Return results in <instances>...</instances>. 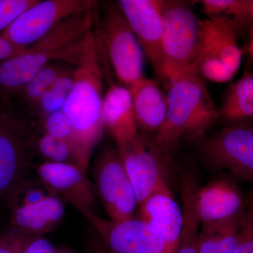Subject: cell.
I'll list each match as a JSON object with an SVG mask.
<instances>
[{
	"instance_id": "6da1fadb",
	"label": "cell",
	"mask_w": 253,
	"mask_h": 253,
	"mask_svg": "<svg viewBox=\"0 0 253 253\" xmlns=\"http://www.w3.org/2000/svg\"><path fill=\"white\" fill-rule=\"evenodd\" d=\"M103 52L97 32L91 29L83 40L79 61L73 71V86L61 109L72 124L75 145L85 171L105 129Z\"/></svg>"
},
{
	"instance_id": "7a4b0ae2",
	"label": "cell",
	"mask_w": 253,
	"mask_h": 253,
	"mask_svg": "<svg viewBox=\"0 0 253 253\" xmlns=\"http://www.w3.org/2000/svg\"><path fill=\"white\" fill-rule=\"evenodd\" d=\"M95 11L96 7L66 18L24 52L0 63L2 99L16 94L54 60L77 66L83 40L96 23Z\"/></svg>"
},
{
	"instance_id": "3957f363",
	"label": "cell",
	"mask_w": 253,
	"mask_h": 253,
	"mask_svg": "<svg viewBox=\"0 0 253 253\" xmlns=\"http://www.w3.org/2000/svg\"><path fill=\"white\" fill-rule=\"evenodd\" d=\"M167 113L154 140L165 152L183 139L201 137L219 118L218 110L198 75L188 73L169 83Z\"/></svg>"
},
{
	"instance_id": "277c9868",
	"label": "cell",
	"mask_w": 253,
	"mask_h": 253,
	"mask_svg": "<svg viewBox=\"0 0 253 253\" xmlns=\"http://www.w3.org/2000/svg\"><path fill=\"white\" fill-rule=\"evenodd\" d=\"M199 21L189 2L164 0L163 80L170 83L183 75L195 73L200 51Z\"/></svg>"
},
{
	"instance_id": "5b68a950",
	"label": "cell",
	"mask_w": 253,
	"mask_h": 253,
	"mask_svg": "<svg viewBox=\"0 0 253 253\" xmlns=\"http://www.w3.org/2000/svg\"><path fill=\"white\" fill-rule=\"evenodd\" d=\"M96 32L116 76L126 87L146 78L144 52L117 4L106 6Z\"/></svg>"
},
{
	"instance_id": "8992f818",
	"label": "cell",
	"mask_w": 253,
	"mask_h": 253,
	"mask_svg": "<svg viewBox=\"0 0 253 253\" xmlns=\"http://www.w3.org/2000/svg\"><path fill=\"white\" fill-rule=\"evenodd\" d=\"M36 134L16 113L0 109V204L28 176L35 155Z\"/></svg>"
},
{
	"instance_id": "52a82bcc",
	"label": "cell",
	"mask_w": 253,
	"mask_h": 253,
	"mask_svg": "<svg viewBox=\"0 0 253 253\" xmlns=\"http://www.w3.org/2000/svg\"><path fill=\"white\" fill-rule=\"evenodd\" d=\"M94 189L104 205L110 220L131 219L138 205L133 188L118 150L106 148L94 162Z\"/></svg>"
},
{
	"instance_id": "ba28073f",
	"label": "cell",
	"mask_w": 253,
	"mask_h": 253,
	"mask_svg": "<svg viewBox=\"0 0 253 253\" xmlns=\"http://www.w3.org/2000/svg\"><path fill=\"white\" fill-rule=\"evenodd\" d=\"M96 6L91 0H39L0 36L15 45L28 47L66 18Z\"/></svg>"
},
{
	"instance_id": "9c48e42d",
	"label": "cell",
	"mask_w": 253,
	"mask_h": 253,
	"mask_svg": "<svg viewBox=\"0 0 253 253\" xmlns=\"http://www.w3.org/2000/svg\"><path fill=\"white\" fill-rule=\"evenodd\" d=\"M201 154L211 167L242 180H253L252 126L239 124L221 129L205 141Z\"/></svg>"
},
{
	"instance_id": "30bf717a",
	"label": "cell",
	"mask_w": 253,
	"mask_h": 253,
	"mask_svg": "<svg viewBox=\"0 0 253 253\" xmlns=\"http://www.w3.org/2000/svg\"><path fill=\"white\" fill-rule=\"evenodd\" d=\"M117 146L118 154L135 191L138 205H140L166 180L162 159L165 151L154 139L149 140L139 133Z\"/></svg>"
},
{
	"instance_id": "8fae6325",
	"label": "cell",
	"mask_w": 253,
	"mask_h": 253,
	"mask_svg": "<svg viewBox=\"0 0 253 253\" xmlns=\"http://www.w3.org/2000/svg\"><path fill=\"white\" fill-rule=\"evenodd\" d=\"M97 231L106 247L112 253H163L164 241L159 231L141 218L106 220L94 212L81 213Z\"/></svg>"
},
{
	"instance_id": "7c38bea8",
	"label": "cell",
	"mask_w": 253,
	"mask_h": 253,
	"mask_svg": "<svg viewBox=\"0 0 253 253\" xmlns=\"http://www.w3.org/2000/svg\"><path fill=\"white\" fill-rule=\"evenodd\" d=\"M117 5L155 73L163 80L164 0H120Z\"/></svg>"
},
{
	"instance_id": "4fadbf2b",
	"label": "cell",
	"mask_w": 253,
	"mask_h": 253,
	"mask_svg": "<svg viewBox=\"0 0 253 253\" xmlns=\"http://www.w3.org/2000/svg\"><path fill=\"white\" fill-rule=\"evenodd\" d=\"M36 174L54 194L78 212H93L96 191L84 169L64 163H42L36 168Z\"/></svg>"
},
{
	"instance_id": "5bb4252c",
	"label": "cell",
	"mask_w": 253,
	"mask_h": 253,
	"mask_svg": "<svg viewBox=\"0 0 253 253\" xmlns=\"http://www.w3.org/2000/svg\"><path fill=\"white\" fill-rule=\"evenodd\" d=\"M140 206V217L162 236L163 253H175L183 227V213L166 180L162 181Z\"/></svg>"
},
{
	"instance_id": "9a60e30c",
	"label": "cell",
	"mask_w": 253,
	"mask_h": 253,
	"mask_svg": "<svg viewBox=\"0 0 253 253\" xmlns=\"http://www.w3.org/2000/svg\"><path fill=\"white\" fill-rule=\"evenodd\" d=\"M200 51L215 56L236 74L242 61L238 31L229 20L207 18L199 21Z\"/></svg>"
},
{
	"instance_id": "2e32d148",
	"label": "cell",
	"mask_w": 253,
	"mask_h": 253,
	"mask_svg": "<svg viewBox=\"0 0 253 253\" xmlns=\"http://www.w3.org/2000/svg\"><path fill=\"white\" fill-rule=\"evenodd\" d=\"M243 207L242 194L227 179H217L203 187H198L196 208L201 223L232 217L242 211Z\"/></svg>"
},
{
	"instance_id": "e0dca14e",
	"label": "cell",
	"mask_w": 253,
	"mask_h": 253,
	"mask_svg": "<svg viewBox=\"0 0 253 253\" xmlns=\"http://www.w3.org/2000/svg\"><path fill=\"white\" fill-rule=\"evenodd\" d=\"M8 210L10 227L31 236H42L52 231L65 214L64 201L54 193L40 204Z\"/></svg>"
},
{
	"instance_id": "ac0fdd59",
	"label": "cell",
	"mask_w": 253,
	"mask_h": 253,
	"mask_svg": "<svg viewBox=\"0 0 253 253\" xmlns=\"http://www.w3.org/2000/svg\"><path fill=\"white\" fill-rule=\"evenodd\" d=\"M138 130L150 134L162 126L167 113V96L157 81L145 78L129 88Z\"/></svg>"
},
{
	"instance_id": "d6986e66",
	"label": "cell",
	"mask_w": 253,
	"mask_h": 253,
	"mask_svg": "<svg viewBox=\"0 0 253 253\" xmlns=\"http://www.w3.org/2000/svg\"><path fill=\"white\" fill-rule=\"evenodd\" d=\"M102 119L104 128L109 131L117 144L138 134L132 100L125 86H110L104 96Z\"/></svg>"
},
{
	"instance_id": "ffe728a7",
	"label": "cell",
	"mask_w": 253,
	"mask_h": 253,
	"mask_svg": "<svg viewBox=\"0 0 253 253\" xmlns=\"http://www.w3.org/2000/svg\"><path fill=\"white\" fill-rule=\"evenodd\" d=\"M246 210L226 219L201 223L199 253H234L239 243Z\"/></svg>"
},
{
	"instance_id": "44dd1931",
	"label": "cell",
	"mask_w": 253,
	"mask_h": 253,
	"mask_svg": "<svg viewBox=\"0 0 253 253\" xmlns=\"http://www.w3.org/2000/svg\"><path fill=\"white\" fill-rule=\"evenodd\" d=\"M219 118L237 121L253 116V76L246 72L239 81L231 84L220 109Z\"/></svg>"
},
{
	"instance_id": "7402d4cb",
	"label": "cell",
	"mask_w": 253,
	"mask_h": 253,
	"mask_svg": "<svg viewBox=\"0 0 253 253\" xmlns=\"http://www.w3.org/2000/svg\"><path fill=\"white\" fill-rule=\"evenodd\" d=\"M198 2L208 18H225L234 25L238 32L252 25L253 0H201Z\"/></svg>"
},
{
	"instance_id": "603a6c76",
	"label": "cell",
	"mask_w": 253,
	"mask_h": 253,
	"mask_svg": "<svg viewBox=\"0 0 253 253\" xmlns=\"http://www.w3.org/2000/svg\"><path fill=\"white\" fill-rule=\"evenodd\" d=\"M34 152L44 161L42 163L73 165L83 169L77 149L71 141L43 132L35 136Z\"/></svg>"
},
{
	"instance_id": "cb8c5ba5",
	"label": "cell",
	"mask_w": 253,
	"mask_h": 253,
	"mask_svg": "<svg viewBox=\"0 0 253 253\" xmlns=\"http://www.w3.org/2000/svg\"><path fill=\"white\" fill-rule=\"evenodd\" d=\"M71 71L72 70L59 63H49L15 94L19 95L21 101L28 107L34 109L50 86Z\"/></svg>"
},
{
	"instance_id": "d4e9b609",
	"label": "cell",
	"mask_w": 253,
	"mask_h": 253,
	"mask_svg": "<svg viewBox=\"0 0 253 253\" xmlns=\"http://www.w3.org/2000/svg\"><path fill=\"white\" fill-rule=\"evenodd\" d=\"M73 71L66 73L55 82L36 104L34 109L41 119L62 109L73 86Z\"/></svg>"
},
{
	"instance_id": "484cf974",
	"label": "cell",
	"mask_w": 253,
	"mask_h": 253,
	"mask_svg": "<svg viewBox=\"0 0 253 253\" xmlns=\"http://www.w3.org/2000/svg\"><path fill=\"white\" fill-rule=\"evenodd\" d=\"M194 72L199 77L219 83L231 81L236 75L220 59L204 52H199Z\"/></svg>"
},
{
	"instance_id": "4316f807",
	"label": "cell",
	"mask_w": 253,
	"mask_h": 253,
	"mask_svg": "<svg viewBox=\"0 0 253 253\" xmlns=\"http://www.w3.org/2000/svg\"><path fill=\"white\" fill-rule=\"evenodd\" d=\"M41 123L44 133L53 137L71 141L76 146L72 124L62 110L42 118Z\"/></svg>"
},
{
	"instance_id": "83f0119b",
	"label": "cell",
	"mask_w": 253,
	"mask_h": 253,
	"mask_svg": "<svg viewBox=\"0 0 253 253\" xmlns=\"http://www.w3.org/2000/svg\"><path fill=\"white\" fill-rule=\"evenodd\" d=\"M39 0H0V31H4Z\"/></svg>"
},
{
	"instance_id": "f1b7e54d",
	"label": "cell",
	"mask_w": 253,
	"mask_h": 253,
	"mask_svg": "<svg viewBox=\"0 0 253 253\" xmlns=\"http://www.w3.org/2000/svg\"><path fill=\"white\" fill-rule=\"evenodd\" d=\"M33 237L10 227L0 234V253H23Z\"/></svg>"
},
{
	"instance_id": "f546056e",
	"label": "cell",
	"mask_w": 253,
	"mask_h": 253,
	"mask_svg": "<svg viewBox=\"0 0 253 253\" xmlns=\"http://www.w3.org/2000/svg\"><path fill=\"white\" fill-rule=\"evenodd\" d=\"M199 229L192 223H186L181 231L175 253H199Z\"/></svg>"
},
{
	"instance_id": "4dcf8cb0",
	"label": "cell",
	"mask_w": 253,
	"mask_h": 253,
	"mask_svg": "<svg viewBox=\"0 0 253 253\" xmlns=\"http://www.w3.org/2000/svg\"><path fill=\"white\" fill-rule=\"evenodd\" d=\"M234 253H253V207L244 213L239 243Z\"/></svg>"
},
{
	"instance_id": "1f68e13d",
	"label": "cell",
	"mask_w": 253,
	"mask_h": 253,
	"mask_svg": "<svg viewBox=\"0 0 253 253\" xmlns=\"http://www.w3.org/2000/svg\"><path fill=\"white\" fill-rule=\"evenodd\" d=\"M23 253H56L54 246L42 236H33L26 245Z\"/></svg>"
},
{
	"instance_id": "d6a6232c",
	"label": "cell",
	"mask_w": 253,
	"mask_h": 253,
	"mask_svg": "<svg viewBox=\"0 0 253 253\" xmlns=\"http://www.w3.org/2000/svg\"><path fill=\"white\" fill-rule=\"evenodd\" d=\"M28 47L15 45L0 36V63L24 52Z\"/></svg>"
},
{
	"instance_id": "836d02e7",
	"label": "cell",
	"mask_w": 253,
	"mask_h": 253,
	"mask_svg": "<svg viewBox=\"0 0 253 253\" xmlns=\"http://www.w3.org/2000/svg\"><path fill=\"white\" fill-rule=\"evenodd\" d=\"M89 253H112L106 247L101 239L97 238V239H94L91 241L88 250Z\"/></svg>"
},
{
	"instance_id": "e575fe53",
	"label": "cell",
	"mask_w": 253,
	"mask_h": 253,
	"mask_svg": "<svg viewBox=\"0 0 253 253\" xmlns=\"http://www.w3.org/2000/svg\"></svg>"
}]
</instances>
